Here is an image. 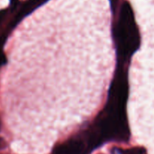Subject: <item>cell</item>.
<instances>
[{"label": "cell", "instance_id": "7a4b0ae2", "mask_svg": "<svg viewBox=\"0 0 154 154\" xmlns=\"http://www.w3.org/2000/svg\"><path fill=\"white\" fill-rule=\"evenodd\" d=\"M143 150L141 149H138V148H136V149H129V150L126 151L124 152V154H143Z\"/></svg>", "mask_w": 154, "mask_h": 154}, {"label": "cell", "instance_id": "6da1fadb", "mask_svg": "<svg viewBox=\"0 0 154 154\" xmlns=\"http://www.w3.org/2000/svg\"><path fill=\"white\" fill-rule=\"evenodd\" d=\"M20 26V128L47 127L70 110L78 126L105 101L115 64L111 33L93 41L94 26Z\"/></svg>", "mask_w": 154, "mask_h": 154}]
</instances>
